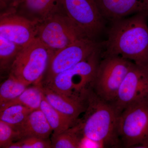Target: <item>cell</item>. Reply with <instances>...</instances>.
<instances>
[{
  "instance_id": "1",
  "label": "cell",
  "mask_w": 148,
  "mask_h": 148,
  "mask_svg": "<svg viewBox=\"0 0 148 148\" xmlns=\"http://www.w3.org/2000/svg\"><path fill=\"white\" fill-rule=\"evenodd\" d=\"M148 17L144 12L112 21L102 57L119 56L148 68Z\"/></svg>"
},
{
  "instance_id": "2",
  "label": "cell",
  "mask_w": 148,
  "mask_h": 148,
  "mask_svg": "<svg viewBox=\"0 0 148 148\" xmlns=\"http://www.w3.org/2000/svg\"><path fill=\"white\" fill-rule=\"evenodd\" d=\"M85 104L83 116L73 126L83 137L100 143L103 148L121 147L117 132L119 115L113 106L92 90Z\"/></svg>"
},
{
  "instance_id": "3",
  "label": "cell",
  "mask_w": 148,
  "mask_h": 148,
  "mask_svg": "<svg viewBox=\"0 0 148 148\" xmlns=\"http://www.w3.org/2000/svg\"><path fill=\"white\" fill-rule=\"evenodd\" d=\"M103 45L89 57L56 75L46 85L56 92L70 98L85 101L92 85L102 58Z\"/></svg>"
},
{
  "instance_id": "4",
  "label": "cell",
  "mask_w": 148,
  "mask_h": 148,
  "mask_svg": "<svg viewBox=\"0 0 148 148\" xmlns=\"http://www.w3.org/2000/svg\"><path fill=\"white\" fill-rule=\"evenodd\" d=\"M50 56L47 48L35 38L22 47L12 65L9 75L28 86L42 84Z\"/></svg>"
},
{
  "instance_id": "5",
  "label": "cell",
  "mask_w": 148,
  "mask_h": 148,
  "mask_svg": "<svg viewBox=\"0 0 148 148\" xmlns=\"http://www.w3.org/2000/svg\"><path fill=\"white\" fill-rule=\"evenodd\" d=\"M117 132L125 148H148V100L128 106L118 118Z\"/></svg>"
},
{
  "instance_id": "6",
  "label": "cell",
  "mask_w": 148,
  "mask_h": 148,
  "mask_svg": "<svg viewBox=\"0 0 148 148\" xmlns=\"http://www.w3.org/2000/svg\"><path fill=\"white\" fill-rule=\"evenodd\" d=\"M85 37H87L66 13L55 14L37 25L36 38L49 50L50 56Z\"/></svg>"
},
{
  "instance_id": "7",
  "label": "cell",
  "mask_w": 148,
  "mask_h": 148,
  "mask_svg": "<svg viewBox=\"0 0 148 148\" xmlns=\"http://www.w3.org/2000/svg\"><path fill=\"white\" fill-rule=\"evenodd\" d=\"M133 63L116 56L102 57L92 85L93 91L104 101L112 102Z\"/></svg>"
},
{
  "instance_id": "8",
  "label": "cell",
  "mask_w": 148,
  "mask_h": 148,
  "mask_svg": "<svg viewBox=\"0 0 148 148\" xmlns=\"http://www.w3.org/2000/svg\"><path fill=\"white\" fill-rule=\"evenodd\" d=\"M102 47V43L85 37L56 52L50 56L42 85H45L56 75L86 59Z\"/></svg>"
},
{
  "instance_id": "9",
  "label": "cell",
  "mask_w": 148,
  "mask_h": 148,
  "mask_svg": "<svg viewBox=\"0 0 148 148\" xmlns=\"http://www.w3.org/2000/svg\"><path fill=\"white\" fill-rule=\"evenodd\" d=\"M65 13L84 34L95 40L105 28V20L95 0H63Z\"/></svg>"
},
{
  "instance_id": "10",
  "label": "cell",
  "mask_w": 148,
  "mask_h": 148,
  "mask_svg": "<svg viewBox=\"0 0 148 148\" xmlns=\"http://www.w3.org/2000/svg\"><path fill=\"white\" fill-rule=\"evenodd\" d=\"M147 100L148 68L133 63L110 104L119 115L128 106Z\"/></svg>"
},
{
  "instance_id": "11",
  "label": "cell",
  "mask_w": 148,
  "mask_h": 148,
  "mask_svg": "<svg viewBox=\"0 0 148 148\" xmlns=\"http://www.w3.org/2000/svg\"><path fill=\"white\" fill-rule=\"evenodd\" d=\"M38 24L16 14L10 8L1 14L0 36L23 47L36 38Z\"/></svg>"
},
{
  "instance_id": "12",
  "label": "cell",
  "mask_w": 148,
  "mask_h": 148,
  "mask_svg": "<svg viewBox=\"0 0 148 148\" xmlns=\"http://www.w3.org/2000/svg\"><path fill=\"white\" fill-rule=\"evenodd\" d=\"M11 8L16 14L38 23L55 14L66 13L63 0H20Z\"/></svg>"
},
{
  "instance_id": "13",
  "label": "cell",
  "mask_w": 148,
  "mask_h": 148,
  "mask_svg": "<svg viewBox=\"0 0 148 148\" xmlns=\"http://www.w3.org/2000/svg\"><path fill=\"white\" fill-rule=\"evenodd\" d=\"M105 19L114 21L137 14L148 13V0H95Z\"/></svg>"
},
{
  "instance_id": "14",
  "label": "cell",
  "mask_w": 148,
  "mask_h": 148,
  "mask_svg": "<svg viewBox=\"0 0 148 148\" xmlns=\"http://www.w3.org/2000/svg\"><path fill=\"white\" fill-rule=\"evenodd\" d=\"M43 95L51 106L73 124L76 123L86 108L85 101L75 100L42 86Z\"/></svg>"
},
{
  "instance_id": "15",
  "label": "cell",
  "mask_w": 148,
  "mask_h": 148,
  "mask_svg": "<svg viewBox=\"0 0 148 148\" xmlns=\"http://www.w3.org/2000/svg\"><path fill=\"white\" fill-rule=\"evenodd\" d=\"M17 130L19 133V140L29 137L48 139L53 132L44 114L40 109L32 111Z\"/></svg>"
},
{
  "instance_id": "16",
  "label": "cell",
  "mask_w": 148,
  "mask_h": 148,
  "mask_svg": "<svg viewBox=\"0 0 148 148\" xmlns=\"http://www.w3.org/2000/svg\"><path fill=\"white\" fill-rule=\"evenodd\" d=\"M40 109L53 130L52 136L58 135L73 126L69 120L51 106L44 95Z\"/></svg>"
},
{
  "instance_id": "17",
  "label": "cell",
  "mask_w": 148,
  "mask_h": 148,
  "mask_svg": "<svg viewBox=\"0 0 148 148\" xmlns=\"http://www.w3.org/2000/svg\"><path fill=\"white\" fill-rule=\"evenodd\" d=\"M42 86V84L34 85L27 87L17 98L0 106V109L15 105L26 106L32 110L40 109L43 98Z\"/></svg>"
},
{
  "instance_id": "18",
  "label": "cell",
  "mask_w": 148,
  "mask_h": 148,
  "mask_svg": "<svg viewBox=\"0 0 148 148\" xmlns=\"http://www.w3.org/2000/svg\"><path fill=\"white\" fill-rule=\"evenodd\" d=\"M33 110H34L22 105L9 106L0 109V120L10 125L17 130Z\"/></svg>"
},
{
  "instance_id": "19",
  "label": "cell",
  "mask_w": 148,
  "mask_h": 148,
  "mask_svg": "<svg viewBox=\"0 0 148 148\" xmlns=\"http://www.w3.org/2000/svg\"><path fill=\"white\" fill-rule=\"evenodd\" d=\"M28 86L16 78L9 75L8 78L0 86V106L17 98Z\"/></svg>"
},
{
  "instance_id": "20",
  "label": "cell",
  "mask_w": 148,
  "mask_h": 148,
  "mask_svg": "<svg viewBox=\"0 0 148 148\" xmlns=\"http://www.w3.org/2000/svg\"><path fill=\"white\" fill-rule=\"evenodd\" d=\"M23 47L0 36V68L1 72L10 71L14 61Z\"/></svg>"
},
{
  "instance_id": "21",
  "label": "cell",
  "mask_w": 148,
  "mask_h": 148,
  "mask_svg": "<svg viewBox=\"0 0 148 148\" xmlns=\"http://www.w3.org/2000/svg\"><path fill=\"white\" fill-rule=\"evenodd\" d=\"M83 136L74 126L55 136H51L53 148H80Z\"/></svg>"
},
{
  "instance_id": "22",
  "label": "cell",
  "mask_w": 148,
  "mask_h": 148,
  "mask_svg": "<svg viewBox=\"0 0 148 148\" xmlns=\"http://www.w3.org/2000/svg\"><path fill=\"white\" fill-rule=\"evenodd\" d=\"M19 140L18 130L6 123L0 120V148H9Z\"/></svg>"
},
{
  "instance_id": "23",
  "label": "cell",
  "mask_w": 148,
  "mask_h": 148,
  "mask_svg": "<svg viewBox=\"0 0 148 148\" xmlns=\"http://www.w3.org/2000/svg\"><path fill=\"white\" fill-rule=\"evenodd\" d=\"M51 141L48 139L29 137L14 142L9 148H49Z\"/></svg>"
},
{
  "instance_id": "24",
  "label": "cell",
  "mask_w": 148,
  "mask_h": 148,
  "mask_svg": "<svg viewBox=\"0 0 148 148\" xmlns=\"http://www.w3.org/2000/svg\"><path fill=\"white\" fill-rule=\"evenodd\" d=\"M20 0H1V4L2 5H9L10 7H14Z\"/></svg>"
}]
</instances>
